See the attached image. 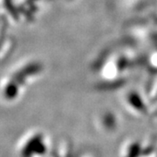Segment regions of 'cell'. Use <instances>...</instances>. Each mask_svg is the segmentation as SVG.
Returning a JSON list of instances; mask_svg holds the SVG:
<instances>
[{
  "mask_svg": "<svg viewBox=\"0 0 157 157\" xmlns=\"http://www.w3.org/2000/svg\"><path fill=\"white\" fill-rule=\"evenodd\" d=\"M140 67H142L140 47L129 38L101 51L91 65V73L98 86L113 88L125 83Z\"/></svg>",
  "mask_w": 157,
  "mask_h": 157,
  "instance_id": "cell-1",
  "label": "cell"
},
{
  "mask_svg": "<svg viewBox=\"0 0 157 157\" xmlns=\"http://www.w3.org/2000/svg\"><path fill=\"white\" fill-rule=\"evenodd\" d=\"M122 101L124 106L129 112L138 116L144 113L147 108V102L144 101L142 94L135 89L128 90L122 96Z\"/></svg>",
  "mask_w": 157,
  "mask_h": 157,
  "instance_id": "cell-2",
  "label": "cell"
},
{
  "mask_svg": "<svg viewBox=\"0 0 157 157\" xmlns=\"http://www.w3.org/2000/svg\"><path fill=\"white\" fill-rule=\"evenodd\" d=\"M100 124L102 128H105L108 131H112L113 129H115L117 128L118 122L116 116L113 113H104L100 117Z\"/></svg>",
  "mask_w": 157,
  "mask_h": 157,
  "instance_id": "cell-3",
  "label": "cell"
}]
</instances>
